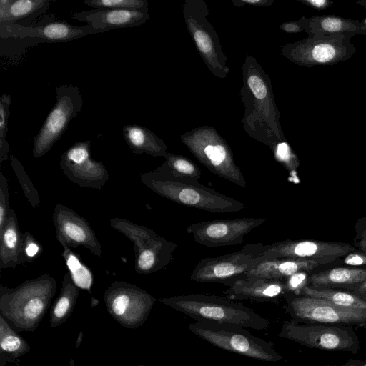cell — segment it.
Instances as JSON below:
<instances>
[{
    "label": "cell",
    "instance_id": "1",
    "mask_svg": "<svg viewBox=\"0 0 366 366\" xmlns=\"http://www.w3.org/2000/svg\"><path fill=\"white\" fill-rule=\"evenodd\" d=\"M242 70L243 127L252 138L272 150L278 143L286 140L280 124V112L274 102L271 79L252 56L246 57Z\"/></svg>",
    "mask_w": 366,
    "mask_h": 366
},
{
    "label": "cell",
    "instance_id": "2",
    "mask_svg": "<svg viewBox=\"0 0 366 366\" xmlns=\"http://www.w3.org/2000/svg\"><path fill=\"white\" fill-rule=\"evenodd\" d=\"M49 274L26 280L14 288L0 286V315L17 332H34L45 316L56 291Z\"/></svg>",
    "mask_w": 366,
    "mask_h": 366
},
{
    "label": "cell",
    "instance_id": "3",
    "mask_svg": "<svg viewBox=\"0 0 366 366\" xmlns=\"http://www.w3.org/2000/svg\"><path fill=\"white\" fill-rule=\"evenodd\" d=\"M159 301L196 321H212L262 330L269 321L244 305L227 297L208 294L180 295L162 297Z\"/></svg>",
    "mask_w": 366,
    "mask_h": 366
},
{
    "label": "cell",
    "instance_id": "4",
    "mask_svg": "<svg viewBox=\"0 0 366 366\" xmlns=\"http://www.w3.org/2000/svg\"><path fill=\"white\" fill-rule=\"evenodd\" d=\"M140 179L146 187L161 197L193 209L214 213H231L246 207L244 203L199 182H187L172 178L160 167L142 173Z\"/></svg>",
    "mask_w": 366,
    "mask_h": 366
},
{
    "label": "cell",
    "instance_id": "5",
    "mask_svg": "<svg viewBox=\"0 0 366 366\" xmlns=\"http://www.w3.org/2000/svg\"><path fill=\"white\" fill-rule=\"evenodd\" d=\"M188 328L211 345L229 352L267 362L282 359L273 342L253 335L244 327L203 320L189 324Z\"/></svg>",
    "mask_w": 366,
    "mask_h": 366
},
{
    "label": "cell",
    "instance_id": "6",
    "mask_svg": "<svg viewBox=\"0 0 366 366\" xmlns=\"http://www.w3.org/2000/svg\"><path fill=\"white\" fill-rule=\"evenodd\" d=\"M195 158L211 172L245 188L247 182L236 164L227 141L212 126H201L180 136Z\"/></svg>",
    "mask_w": 366,
    "mask_h": 366
},
{
    "label": "cell",
    "instance_id": "7",
    "mask_svg": "<svg viewBox=\"0 0 366 366\" xmlns=\"http://www.w3.org/2000/svg\"><path fill=\"white\" fill-rule=\"evenodd\" d=\"M355 34H310L285 45L282 54L300 66L333 65L350 59L356 51L350 39Z\"/></svg>",
    "mask_w": 366,
    "mask_h": 366
},
{
    "label": "cell",
    "instance_id": "8",
    "mask_svg": "<svg viewBox=\"0 0 366 366\" xmlns=\"http://www.w3.org/2000/svg\"><path fill=\"white\" fill-rule=\"evenodd\" d=\"M312 349L347 352L355 354L360 349L357 335L352 326L320 322H285L278 335Z\"/></svg>",
    "mask_w": 366,
    "mask_h": 366
},
{
    "label": "cell",
    "instance_id": "9",
    "mask_svg": "<svg viewBox=\"0 0 366 366\" xmlns=\"http://www.w3.org/2000/svg\"><path fill=\"white\" fill-rule=\"evenodd\" d=\"M185 24L202 60L213 75L224 79L229 73L218 35L207 16L209 9L203 0H185L182 6Z\"/></svg>",
    "mask_w": 366,
    "mask_h": 366
},
{
    "label": "cell",
    "instance_id": "10",
    "mask_svg": "<svg viewBox=\"0 0 366 366\" xmlns=\"http://www.w3.org/2000/svg\"><path fill=\"white\" fill-rule=\"evenodd\" d=\"M284 297L285 310L295 321L366 327V310L347 307L292 292H287Z\"/></svg>",
    "mask_w": 366,
    "mask_h": 366
},
{
    "label": "cell",
    "instance_id": "11",
    "mask_svg": "<svg viewBox=\"0 0 366 366\" xmlns=\"http://www.w3.org/2000/svg\"><path fill=\"white\" fill-rule=\"evenodd\" d=\"M103 300L111 317L129 329L144 323L157 300L145 290L122 281L113 282L105 290Z\"/></svg>",
    "mask_w": 366,
    "mask_h": 366
},
{
    "label": "cell",
    "instance_id": "12",
    "mask_svg": "<svg viewBox=\"0 0 366 366\" xmlns=\"http://www.w3.org/2000/svg\"><path fill=\"white\" fill-rule=\"evenodd\" d=\"M56 103L33 140L35 157L46 154L61 138L71 121L81 112L83 101L79 89L72 84L56 87Z\"/></svg>",
    "mask_w": 366,
    "mask_h": 366
},
{
    "label": "cell",
    "instance_id": "13",
    "mask_svg": "<svg viewBox=\"0 0 366 366\" xmlns=\"http://www.w3.org/2000/svg\"><path fill=\"white\" fill-rule=\"evenodd\" d=\"M261 243L245 244L240 250L201 259L191 273L190 279L202 283H219L230 286L245 277L257 262Z\"/></svg>",
    "mask_w": 366,
    "mask_h": 366
},
{
    "label": "cell",
    "instance_id": "14",
    "mask_svg": "<svg viewBox=\"0 0 366 366\" xmlns=\"http://www.w3.org/2000/svg\"><path fill=\"white\" fill-rule=\"evenodd\" d=\"M104 31L88 24L78 26L59 20L28 26L15 23L0 24L2 41L12 40L22 43L23 46L42 42H66Z\"/></svg>",
    "mask_w": 366,
    "mask_h": 366
},
{
    "label": "cell",
    "instance_id": "15",
    "mask_svg": "<svg viewBox=\"0 0 366 366\" xmlns=\"http://www.w3.org/2000/svg\"><path fill=\"white\" fill-rule=\"evenodd\" d=\"M355 251L349 244L315 240H284L264 245L257 254L259 259H295L325 264Z\"/></svg>",
    "mask_w": 366,
    "mask_h": 366
},
{
    "label": "cell",
    "instance_id": "16",
    "mask_svg": "<svg viewBox=\"0 0 366 366\" xmlns=\"http://www.w3.org/2000/svg\"><path fill=\"white\" fill-rule=\"evenodd\" d=\"M265 222L264 218L253 217L208 220L189 225L186 232L197 243L208 247L237 245Z\"/></svg>",
    "mask_w": 366,
    "mask_h": 366
},
{
    "label": "cell",
    "instance_id": "17",
    "mask_svg": "<svg viewBox=\"0 0 366 366\" xmlns=\"http://www.w3.org/2000/svg\"><path fill=\"white\" fill-rule=\"evenodd\" d=\"M59 165L67 178L81 187L100 189L109 181L104 164L92 158L89 140L76 142L61 154Z\"/></svg>",
    "mask_w": 366,
    "mask_h": 366
},
{
    "label": "cell",
    "instance_id": "18",
    "mask_svg": "<svg viewBox=\"0 0 366 366\" xmlns=\"http://www.w3.org/2000/svg\"><path fill=\"white\" fill-rule=\"evenodd\" d=\"M56 239L62 247L72 249L80 246L93 254L102 256V245L89 222L75 211L56 204L52 214Z\"/></svg>",
    "mask_w": 366,
    "mask_h": 366
},
{
    "label": "cell",
    "instance_id": "19",
    "mask_svg": "<svg viewBox=\"0 0 366 366\" xmlns=\"http://www.w3.org/2000/svg\"><path fill=\"white\" fill-rule=\"evenodd\" d=\"M71 18L105 31L112 29L138 26L149 19L148 10L94 9L76 12Z\"/></svg>",
    "mask_w": 366,
    "mask_h": 366
},
{
    "label": "cell",
    "instance_id": "20",
    "mask_svg": "<svg viewBox=\"0 0 366 366\" xmlns=\"http://www.w3.org/2000/svg\"><path fill=\"white\" fill-rule=\"evenodd\" d=\"M288 292L285 280L245 277L237 280L224 292L232 300H249L277 302Z\"/></svg>",
    "mask_w": 366,
    "mask_h": 366
},
{
    "label": "cell",
    "instance_id": "21",
    "mask_svg": "<svg viewBox=\"0 0 366 366\" xmlns=\"http://www.w3.org/2000/svg\"><path fill=\"white\" fill-rule=\"evenodd\" d=\"M178 244L157 236L140 249H135L134 269L149 274L166 267L174 258Z\"/></svg>",
    "mask_w": 366,
    "mask_h": 366
},
{
    "label": "cell",
    "instance_id": "22",
    "mask_svg": "<svg viewBox=\"0 0 366 366\" xmlns=\"http://www.w3.org/2000/svg\"><path fill=\"white\" fill-rule=\"evenodd\" d=\"M25 262L24 234L16 213L10 208L8 219L0 230V268L15 267Z\"/></svg>",
    "mask_w": 366,
    "mask_h": 366
},
{
    "label": "cell",
    "instance_id": "23",
    "mask_svg": "<svg viewBox=\"0 0 366 366\" xmlns=\"http://www.w3.org/2000/svg\"><path fill=\"white\" fill-rule=\"evenodd\" d=\"M315 261L295 259H259L246 277L285 280L299 272H310L319 266Z\"/></svg>",
    "mask_w": 366,
    "mask_h": 366
},
{
    "label": "cell",
    "instance_id": "24",
    "mask_svg": "<svg viewBox=\"0 0 366 366\" xmlns=\"http://www.w3.org/2000/svg\"><path fill=\"white\" fill-rule=\"evenodd\" d=\"M304 31L307 34H342L366 35L362 21L334 15H320L307 18L302 16Z\"/></svg>",
    "mask_w": 366,
    "mask_h": 366
},
{
    "label": "cell",
    "instance_id": "25",
    "mask_svg": "<svg viewBox=\"0 0 366 366\" xmlns=\"http://www.w3.org/2000/svg\"><path fill=\"white\" fill-rule=\"evenodd\" d=\"M122 134L126 143L134 154H147L154 157H164L167 146L150 129L138 124L124 126Z\"/></svg>",
    "mask_w": 366,
    "mask_h": 366
},
{
    "label": "cell",
    "instance_id": "26",
    "mask_svg": "<svg viewBox=\"0 0 366 366\" xmlns=\"http://www.w3.org/2000/svg\"><path fill=\"white\" fill-rule=\"evenodd\" d=\"M366 280V269L337 267L310 275V285L315 287L349 289Z\"/></svg>",
    "mask_w": 366,
    "mask_h": 366
},
{
    "label": "cell",
    "instance_id": "27",
    "mask_svg": "<svg viewBox=\"0 0 366 366\" xmlns=\"http://www.w3.org/2000/svg\"><path fill=\"white\" fill-rule=\"evenodd\" d=\"M31 350L29 344L0 315V366L19 363V358Z\"/></svg>",
    "mask_w": 366,
    "mask_h": 366
},
{
    "label": "cell",
    "instance_id": "28",
    "mask_svg": "<svg viewBox=\"0 0 366 366\" xmlns=\"http://www.w3.org/2000/svg\"><path fill=\"white\" fill-rule=\"evenodd\" d=\"M79 295V289L74 283L69 272H66L62 280L60 293L50 310L49 323L51 328L60 326L69 319Z\"/></svg>",
    "mask_w": 366,
    "mask_h": 366
},
{
    "label": "cell",
    "instance_id": "29",
    "mask_svg": "<svg viewBox=\"0 0 366 366\" xmlns=\"http://www.w3.org/2000/svg\"><path fill=\"white\" fill-rule=\"evenodd\" d=\"M298 295L322 299L347 307L366 310L365 293L344 289L315 287L307 285Z\"/></svg>",
    "mask_w": 366,
    "mask_h": 366
},
{
    "label": "cell",
    "instance_id": "30",
    "mask_svg": "<svg viewBox=\"0 0 366 366\" xmlns=\"http://www.w3.org/2000/svg\"><path fill=\"white\" fill-rule=\"evenodd\" d=\"M164 157L166 160L160 167L169 177L182 182H199L201 171L189 159L169 152Z\"/></svg>",
    "mask_w": 366,
    "mask_h": 366
},
{
    "label": "cell",
    "instance_id": "31",
    "mask_svg": "<svg viewBox=\"0 0 366 366\" xmlns=\"http://www.w3.org/2000/svg\"><path fill=\"white\" fill-rule=\"evenodd\" d=\"M51 0H12L2 23H15L34 19L45 13L51 5Z\"/></svg>",
    "mask_w": 366,
    "mask_h": 366
},
{
    "label": "cell",
    "instance_id": "32",
    "mask_svg": "<svg viewBox=\"0 0 366 366\" xmlns=\"http://www.w3.org/2000/svg\"><path fill=\"white\" fill-rule=\"evenodd\" d=\"M110 226L133 243L134 250L142 248L158 236L154 230L123 218L112 219Z\"/></svg>",
    "mask_w": 366,
    "mask_h": 366
},
{
    "label": "cell",
    "instance_id": "33",
    "mask_svg": "<svg viewBox=\"0 0 366 366\" xmlns=\"http://www.w3.org/2000/svg\"><path fill=\"white\" fill-rule=\"evenodd\" d=\"M63 249L62 257L74 283L79 289L87 290L91 294L93 285L92 271L71 248L63 247Z\"/></svg>",
    "mask_w": 366,
    "mask_h": 366
},
{
    "label": "cell",
    "instance_id": "34",
    "mask_svg": "<svg viewBox=\"0 0 366 366\" xmlns=\"http://www.w3.org/2000/svg\"><path fill=\"white\" fill-rule=\"evenodd\" d=\"M9 159L25 197L33 207H37L40 204V197L37 189L21 162L13 155H11Z\"/></svg>",
    "mask_w": 366,
    "mask_h": 366
},
{
    "label": "cell",
    "instance_id": "35",
    "mask_svg": "<svg viewBox=\"0 0 366 366\" xmlns=\"http://www.w3.org/2000/svg\"><path fill=\"white\" fill-rule=\"evenodd\" d=\"M11 104V97L9 94H2L0 97V164L8 159L10 152L6 134Z\"/></svg>",
    "mask_w": 366,
    "mask_h": 366
},
{
    "label": "cell",
    "instance_id": "36",
    "mask_svg": "<svg viewBox=\"0 0 366 366\" xmlns=\"http://www.w3.org/2000/svg\"><path fill=\"white\" fill-rule=\"evenodd\" d=\"M84 3L94 9L148 10L146 0H85Z\"/></svg>",
    "mask_w": 366,
    "mask_h": 366
},
{
    "label": "cell",
    "instance_id": "37",
    "mask_svg": "<svg viewBox=\"0 0 366 366\" xmlns=\"http://www.w3.org/2000/svg\"><path fill=\"white\" fill-rule=\"evenodd\" d=\"M272 152L276 161L282 164L288 172H293L297 169L298 159L286 141L278 143Z\"/></svg>",
    "mask_w": 366,
    "mask_h": 366
},
{
    "label": "cell",
    "instance_id": "38",
    "mask_svg": "<svg viewBox=\"0 0 366 366\" xmlns=\"http://www.w3.org/2000/svg\"><path fill=\"white\" fill-rule=\"evenodd\" d=\"M43 252L41 243L29 232L24 233V254L26 262L36 259Z\"/></svg>",
    "mask_w": 366,
    "mask_h": 366
},
{
    "label": "cell",
    "instance_id": "39",
    "mask_svg": "<svg viewBox=\"0 0 366 366\" xmlns=\"http://www.w3.org/2000/svg\"><path fill=\"white\" fill-rule=\"evenodd\" d=\"M8 182L2 172L0 173V230L6 223L9 212Z\"/></svg>",
    "mask_w": 366,
    "mask_h": 366
},
{
    "label": "cell",
    "instance_id": "40",
    "mask_svg": "<svg viewBox=\"0 0 366 366\" xmlns=\"http://www.w3.org/2000/svg\"><path fill=\"white\" fill-rule=\"evenodd\" d=\"M307 272H299L285 280L288 292L298 295L308 282Z\"/></svg>",
    "mask_w": 366,
    "mask_h": 366
},
{
    "label": "cell",
    "instance_id": "41",
    "mask_svg": "<svg viewBox=\"0 0 366 366\" xmlns=\"http://www.w3.org/2000/svg\"><path fill=\"white\" fill-rule=\"evenodd\" d=\"M280 29L287 33H299L304 31L302 19L296 21L285 22L280 26Z\"/></svg>",
    "mask_w": 366,
    "mask_h": 366
},
{
    "label": "cell",
    "instance_id": "42",
    "mask_svg": "<svg viewBox=\"0 0 366 366\" xmlns=\"http://www.w3.org/2000/svg\"><path fill=\"white\" fill-rule=\"evenodd\" d=\"M345 262L351 266L365 265L366 264V255L350 253L345 257Z\"/></svg>",
    "mask_w": 366,
    "mask_h": 366
},
{
    "label": "cell",
    "instance_id": "43",
    "mask_svg": "<svg viewBox=\"0 0 366 366\" xmlns=\"http://www.w3.org/2000/svg\"><path fill=\"white\" fill-rule=\"evenodd\" d=\"M299 1L317 9H325L333 4L329 0H299Z\"/></svg>",
    "mask_w": 366,
    "mask_h": 366
},
{
    "label": "cell",
    "instance_id": "44",
    "mask_svg": "<svg viewBox=\"0 0 366 366\" xmlns=\"http://www.w3.org/2000/svg\"><path fill=\"white\" fill-rule=\"evenodd\" d=\"M238 2L245 4L257 5V6H270L273 1L269 0H239Z\"/></svg>",
    "mask_w": 366,
    "mask_h": 366
},
{
    "label": "cell",
    "instance_id": "45",
    "mask_svg": "<svg viewBox=\"0 0 366 366\" xmlns=\"http://www.w3.org/2000/svg\"><path fill=\"white\" fill-rule=\"evenodd\" d=\"M12 0L0 1V19L6 14Z\"/></svg>",
    "mask_w": 366,
    "mask_h": 366
},
{
    "label": "cell",
    "instance_id": "46",
    "mask_svg": "<svg viewBox=\"0 0 366 366\" xmlns=\"http://www.w3.org/2000/svg\"><path fill=\"white\" fill-rule=\"evenodd\" d=\"M364 360L359 359H351L347 360L346 362L339 365H326L323 366H360Z\"/></svg>",
    "mask_w": 366,
    "mask_h": 366
},
{
    "label": "cell",
    "instance_id": "47",
    "mask_svg": "<svg viewBox=\"0 0 366 366\" xmlns=\"http://www.w3.org/2000/svg\"><path fill=\"white\" fill-rule=\"evenodd\" d=\"M347 290H351L353 292H359V293H365L366 294V280L360 285H357L355 287H350Z\"/></svg>",
    "mask_w": 366,
    "mask_h": 366
},
{
    "label": "cell",
    "instance_id": "48",
    "mask_svg": "<svg viewBox=\"0 0 366 366\" xmlns=\"http://www.w3.org/2000/svg\"><path fill=\"white\" fill-rule=\"evenodd\" d=\"M82 338H83V332L81 331L78 335V337H77V340L76 342V345H75L76 349H77L79 347V345L81 342Z\"/></svg>",
    "mask_w": 366,
    "mask_h": 366
},
{
    "label": "cell",
    "instance_id": "49",
    "mask_svg": "<svg viewBox=\"0 0 366 366\" xmlns=\"http://www.w3.org/2000/svg\"><path fill=\"white\" fill-rule=\"evenodd\" d=\"M356 3L366 9V0H359Z\"/></svg>",
    "mask_w": 366,
    "mask_h": 366
},
{
    "label": "cell",
    "instance_id": "50",
    "mask_svg": "<svg viewBox=\"0 0 366 366\" xmlns=\"http://www.w3.org/2000/svg\"><path fill=\"white\" fill-rule=\"evenodd\" d=\"M360 366H366V360H365L363 361V362L362 363V365Z\"/></svg>",
    "mask_w": 366,
    "mask_h": 366
},
{
    "label": "cell",
    "instance_id": "51",
    "mask_svg": "<svg viewBox=\"0 0 366 366\" xmlns=\"http://www.w3.org/2000/svg\"><path fill=\"white\" fill-rule=\"evenodd\" d=\"M362 21L364 24V25L366 26V18Z\"/></svg>",
    "mask_w": 366,
    "mask_h": 366
},
{
    "label": "cell",
    "instance_id": "52",
    "mask_svg": "<svg viewBox=\"0 0 366 366\" xmlns=\"http://www.w3.org/2000/svg\"><path fill=\"white\" fill-rule=\"evenodd\" d=\"M134 366H145L144 365H134Z\"/></svg>",
    "mask_w": 366,
    "mask_h": 366
}]
</instances>
